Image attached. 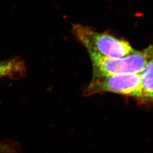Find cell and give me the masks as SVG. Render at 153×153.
Here are the masks:
<instances>
[{
	"instance_id": "cell-5",
	"label": "cell",
	"mask_w": 153,
	"mask_h": 153,
	"mask_svg": "<svg viewBox=\"0 0 153 153\" xmlns=\"http://www.w3.org/2000/svg\"><path fill=\"white\" fill-rule=\"evenodd\" d=\"M26 68L24 62L19 58L0 62V78L9 76L18 78L24 76Z\"/></svg>"
},
{
	"instance_id": "cell-2",
	"label": "cell",
	"mask_w": 153,
	"mask_h": 153,
	"mask_svg": "<svg viewBox=\"0 0 153 153\" xmlns=\"http://www.w3.org/2000/svg\"><path fill=\"white\" fill-rule=\"evenodd\" d=\"M90 56L93 63V74H140L153 60V45L121 58H107L95 55Z\"/></svg>"
},
{
	"instance_id": "cell-1",
	"label": "cell",
	"mask_w": 153,
	"mask_h": 153,
	"mask_svg": "<svg viewBox=\"0 0 153 153\" xmlns=\"http://www.w3.org/2000/svg\"><path fill=\"white\" fill-rule=\"evenodd\" d=\"M72 33L88 50L89 55L117 59L130 55L136 51L125 40L95 31L88 26L74 25Z\"/></svg>"
},
{
	"instance_id": "cell-3",
	"label": "cell",
	"mask_w": 153,
	"mask_h": 153,
	"mask_svg": "<svg viewBox=\"0 0 153 153\" xmlns=\"http://www.w3.org/2000/svg\"><path fill=\"white\" fill-rule=\"evenodd\" d=\"M141 90L140 74H93L84 94L87 96L103 93H112L138 99Z\"/></svg>"
},
{
	"instance_id": "cell-6",
	"label": "cell",
	"mask_w": 153,
	"mask_h": 153,
	"mask_svg": "<svg viewBox=\"0 0 153 153\" xmlns=\"http://www.w3.org/2000/svg\"><path fill=\"white\" fill-rule=\"evenodd\" d=\"M12 150V148L8 145L0 143V153H11Z\"/></svg>"
},
{
	"instance_id": "cell-4",
	"label": "cell",
	"mask_w": 153,
	"mask_h": 153,
	"mask_svg": "<svg viewBox=\"0 0 153 153\" xmlns=\"http://www.w3.org/2000/svg\"><path fill=\"white\" fill-rule=\"evenodd\" d=\"M141 90L138 100L146 102H153V60L140 73Z\"/></svg>"
}]
</instances>
